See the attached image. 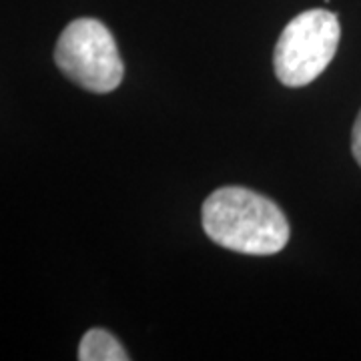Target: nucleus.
<instances>
[{"label": "nucleus", "mask_w": 361, "mask_h": 361, "mask_svg": "<svg viewBox=\"0 0 361 361\" xmlns=\"http://www.w3.org/2000/svg\"><path fill=\"white\" fill-rule=\"evenodd\" d=\"M207 237L235 253L275 255L289 241V221L271 199L243 187H223L203 205Z\"/></svg>", "instance_id": "obj_1"}, {"label": "nucleus", "mask_w": 361, "mask_h": 361, "mask_svg": "<svg viewBox=\"0 0 361 361\" xmlns=\"http://www.w3.org/2000/svg\"><path fill=\"white\" fill-rule=\"evenodd\" d=\"M341 26L334 13L311 8L285 26L275 44V75L285 87H305L334 61Z\"/></svg>", "instance_id": "obj_2"}, {"label": "nucleus", "mask_w": 361, "mask_h": 361, "mask_svg": "<svg viewBox=\"0 0 361 361\" xmlns=\"http://www.w3.org/2000/svg\"><path fill=\"white\" fill-rule=\"evenodd\" d=\"M54 63L75 85L90 92L115 90L125 66L111 30L97 18H77L61 32Z\"/></svg>", "instance_id": "obj_3"}, {"label": "nucleus", "mask_w": 361, "mask_h": 361, "mask_svg": "<svg viewBox=\"0 0 361 361\" xmlns=\"http://www.w3.org/2000/svg\"><path fill=\"white\" fill-rule=\"evenodd\" d=\"M80 361H127L129 353L118 343L115 336L104 329H90L78 345Z\"/></svg>", "instance_id": "obj_4"}, {"label": "nucleus", "mask_w": 361, "mask_h": 361, "mask_svg": "<svg viewBox=\"0 0 361 361\" xmlns=\"http://www.w3.org/2000/svg\"><path fill=\"white\" fill-rule=\"evenodd\" d=\"M351 151H353V157H355V161L360 163L361 167V111L357 118H355L353 130H351Z\"/></svg>", "instance_id": "obj_5"}]
</instances>
